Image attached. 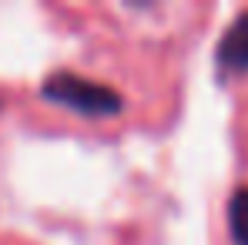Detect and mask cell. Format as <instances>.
Returning <instances> with one entry per match:
<instances>
[{"label":"cell","instance_id":"6da1fadb","mask_svg":"<svg viewBox=\"0 0 248 245\" xmlns=\"http://www.w3.org/2000/svg\"><path fill=\"white\" fill-rule=\"evenodd\" d=\"M41 94L50 104H61V108L87 114V118H111V114H118L124 108V98L114 87L91 81V78H81V74H71V71L50 74L44 81Z\"/></svg>","mask_w":248,"mask_h":245},{"label":"cell","instance_id":"7a4b0ae2","mask_svg":"<svg viewBox=\"0 0 248 245\" xmlns=\"http://www.w3.org/2000/svg\"><path fill=\"white\" fill-rule=\"evenodd\" d=\"M218 67L225 74H248V10L238 14L218 41Z\"/></svg>","mask_w":248,"mask_h":245},{"label":"cell","instance_id":"3957f363","mask_svg":"<svg viewBox=\"0 0 248 245\" xmlns=\"http://www.w3.org/2000/svg\"><path fill=\"white\" fill-rule=\"evenodd\" d=\"M228 232L235 245H248V185H242L228 202Z\"/></svg>","mask_w":248,"mask_h":245}]
</instances>
